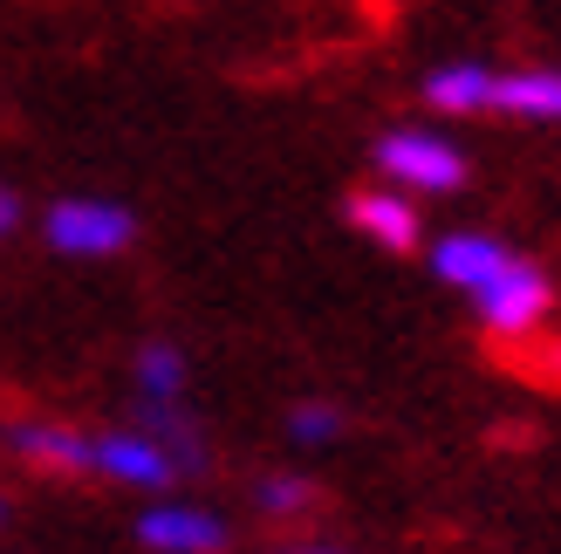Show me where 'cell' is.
I'll use <instances>...</instances> for the list:
<instances>
[{
    "mask_svg": "<svg viewBox=\"0 0 561 554\" xmlns=\"http://www.w3.org/2000/svg\"><path fill=\"white\" fill-rule=\"evenodd\" d=\"M472 301H480V322H486L493 343H527L554 309V281H548L541 261H507L493 281L472 288Z\"/></svg>",
    "mask_w": 561,
    "mask_h": 554,
    "instance_id": "6da1fadb",
    "label": "cell"
},
{
    "mask_svg": "<svg viewBox=\"0 0 561 554\" xmlns=\"http://www.w3.org/2000/svg\"><path fill=\"white\" fill-rule=\"evenodd\" d=\"M42 233H48L55 254L103 261V254H124V246L137 240V212L117 206V199H55Z\"/></svg>",
    "mask_w": 561,
    "mask_h": 554,
    "instance_id": "7a4b0ae2",
    "label": "cell"
},
{
    "mask_svg": "<svg viewBox=\"0 0 561 554\" xmlns=\"http://www.w3.org/2000/svg\"><path fill=\"white\" fill-rule=\"evenodd\" d=\"M370 158H377L383 178H398L411 192H459L466 185V151L432 137V130H383Z\"/></svg>",
    "mask_w": 561,
    "mask_h": 554,
    "instance_id": "3957f363",
    "label": "cell"
},
{
    "mask_svg": "<svg viewBox=\"0 0 561 554\" xmlns=\"http://www.w3.org/2000/svg\"><path fill=\"white\" fill-rule=\"evenodd\" d=\"M90 480H117V486L164 493V486L185 480V465L151 431H90Z\"/></svg>",
    "mask_w": 561,
    "mask_h": 554,
    "instance_id": "277c9868",
    "label": "cell"
},
{
    "mask_svg": "<svg viewBox=\"0 0 561 554\" xmlns=\"http://www.w3.org/2000/svg\"><path fill=\"white\" fill-rule=\"evenodd\" d=\"M343 212H350V227L363 233V240H377L383 254H417V206L404 199V192H383V185H363V192H350L343 199Z\"/></svg>",
    "mask_w": 561,
    "mask_h": 554,
    "instance_id": "5b68a950",
    "label": "cell"
},
{
    "mask_svg": "<svg viewBox=\"0 0 561 554\" xmlns=\"http://www.w3.org/2000/svg\"><path fill=\"white\" fill-rule=\"evenodd\" d=\"M137 541L151 554H219L227 547V520L199 507H151L137 520Z\"/></svg>",
    "mask_w": 561,
    "mask_h": 554,
    "instance_id": "8992f818",
    "label": "cell"
},
{
    "mask_svg": "<svg viewBox=\"0 0 561 554\" xmlns=\"http://www.w3.org/2000/svg\"><path fill=\"white\" fill-rule=\"evenodd\" d=\"M514 254L500 246L493 233H453V240H438L432 246V267H438V281H453V288H480V281H493L500 267H507Z\"/></svg>",
    "mask_w": 561,
    "mask_h": 554,
    "instance_id": "52a82bcc",
    "label": "cell"
},
{
    "mask_svg": "<svg viewBox=\"0 0 561 554\" xmlns=\"http://www.w3.org/2000/svg\"><path fill=\"white\" fill-rule=\"evenodd\" d=\"M14 452L48 465V473L90 480V431H76V425H14Z\"/></svg>",
    "mask_w": 561,
    "mask_h": 554,
    "instance_id": "ba28073f",
    "label": "cell"
},
{
    "mask_svg": "<svg viewBox=\"0 0 561 554\" xmlns=\"http://www.w3.org/2000/svg\"><path fill=\"white\" fill-rule=\"evenodd\" d=\"M486 109H507V117H541V124H561V76H554V69L493 76V103H486Z\"/></svg>",
    "mask_w": 561,
    "mask_h": 554,
    "instance_id": "9c48e42d",
    "label": "cell"
},
{
    "mask_svg": "<svg viewBox=\"0 0 561 554\" xmlns=\"http://www.w3.org/2000/svg\"><path fill=\"white\" fill-rule=\"evenodd\" d=\"M425 103L445 109V117H472V109L493 103V69H486V62H453V69H438V76H425Z\"/></svg>",
    "mask_w": 561,
    "mask_h": 554,
    "instance_id": "30bf717a",
    "label": "cell"
},
{
    "mask_svg": "<svg viewBox=\"0 0 561 554\" xmlns=\"http://www.w3.org/2000/svg\"><path fill=\"white\" fill-rule=\"evenodd\" d=\"M137 391L158 397V404H179L185 397V356L172 343H145L137 349Z\"/></svg>",
    "mask_w": 561,
    "mask_h": 554,
    "instance_id": "8fae6325",
    "label": "cell"
},
{
    "mask_svg": "<svg viewBox=\"0 0 561 554\" xmlns=\"http://www.w3.org/2000/svg\"><path fill=\"white\" fill-rule=\"evenodd\" d=\"M254 500H261V513H308V507L322 500V486L301 480V473H267L254 486Z\"/></svg>",
    "mask_w": 561,
    "mask_h": 554,
    "instance_id": "7c38bea8",
    "label": "cell"
},
{
    "mask_svg": "<svg viewBox=\"0 0 561 554\" xmlns=\"http://www.w3.org/2000/svg\"><path fill=\"white\" fill-rule=\"evenodd\" d=\"M343 411H335V404H295L288 411V438H295V446H329V438H343Z\"/></svg>",
    "mask_w": 561,
    "mask_h": 554,
    "instance_id": "4fadbf2b",
    "label": "cell"
},
{
    "mask_svg": "<svg viewBox=\"0 0 561 554\" xmlns=\"http://www.w3.org/2000/svg\"><path fill=\"white\" fill-rule=\"evenodd\" d=\"M14 227H21V199H14L8 185H0V233H14Z\"/></svg>",
    "mask_w": 561,
    "mask_h": 554,
    "instance_id": "5bb4252c",
    "label": "cell"
},
{
    "mask_svg": "<svg viewBox=\"0 0 561 554\" xmlns=\"http://www.w3.org/2000/svg\"><path fill=\"white\" fill-rule=\"evenodd\" d=\"M535 370H541V377H561V343H548V349L535 356Z\"/></svg>",
    "mask_w": 561,
    "mask_h": 554,
    "instance_id": "9a60e30c",
    "label": "cell"
},
{
    "mask_svg": "<svg viewBox=\"0 0 561 554\" xmlns=\"http://www.w3.org/2000/svg\"><path fill=\"white\" fill-rule=\"evenodd\" d=\"M295 554H343V547H295Z\"/></svg>",
    "mask_w": 561,
    "mask_h": 554,
    "instance_id": "2e32d148",
    "label": "cell"
},
{
    "mask_svg": "<svg viewBox=\"0 0 561 554\" xmlns=\"http://www.w3.org/2000/svg\"><path fill=\"white\" fill-rule=\"evenodd\" d=\"M0 528H8V500H0Z\"/></svg>",
    "mask_w": 561,
    "mask_h": 554,
    "instance_id": "e0dca14e",
    "label": "cell"
}]
</instances>
